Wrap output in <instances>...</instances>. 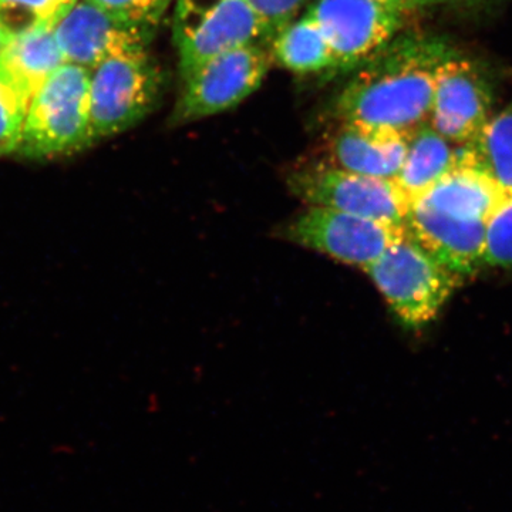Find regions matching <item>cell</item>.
<instances>
[{
    "mask_svg": "<svg viewBox=\"0 0 512 512\" xmlns=\"http://www.w3.org/2000/svg\"><path fill=\"white\" fill-rule=\"evenodd\" d=\"M453 52L441 37L397 35L353 70L333 114L340 123L416 130L430 119L437 72Z\"/></svg>",
    "mask_w": 512,
    "mask_h": 512,
    "instance_id": "6da1fadb",
    "label": "cell"
},
{
    "mask_svg": "<svg viewBox=\"0 0 512 512\" xmlns=\"http://www.w3.org/2000/svg\"><path fill=\"white\" fill-rule=\"evenodd\" d=\"M90 70L64 63L37 90L18 153L30 160L69 156L92 146Z\"/></svg>",
    "mask_w": 512,
    "mask_h": 512,
    "instance_id": "7a4b0ae2",
    "label": "cell"
},
{
    "mask_svg": "<svg viewBox=\"0 0 512 512\" xmlns=\"http://www.w3.org/2000/svg\"><path fill=\"white\" fill-rule=\"evenodd\" d=\"M365 272L394 316L410 329L436 319L463 278L420 247L409 231Z\"/></svg>",
    "mask_w": 512,
    "mask_h": 512,
    "instance_id": "3957f363",
    "label": "cell"
},
{
    "mask_svg": "<svg viewBox=\"0 0 512 512\" xmlns=\"http://www.w3.org/2000/svg\"><path fill=\"white\" fill-rule=\"evenodd\" d=\"M161 74L146 47L107 57L90 74L93 143L137 126L156 107Z\"/></svg>",
    "mask_w": 512,
    "mask_h": 512,
    "instance_id": "277c9868",
    "label": "cell"
},
{
    "mask_svg": "<svg viewBox=\"0 0 512 512\" xmlns=\"http://www.w3.org/2000/svg\"><path fill=\"white\" fill-rule=\"evenodd\" d=\"M286 185L309 207H326L386 224L406 225L412 202L394 180L350 173L335 165L296 167Z\"/></svg>",
    "mask_w": 512,
    "mask_h": 512,
    "instance_id": "5b68a950",
    "label": "cell"
},
{
    "mask_svg": "<svg viewBox=\"0 0 512 512\" xmlns=\"http://www.w3.org/2000/svg\"><path fill=\"white\" fill-rule=\"evenodd\" d=\"M407 225L386 224L326 207H309L279 228L286 241L365 269L406 237Z\"/></svg>",
    "mask_w": 512,
    "mask_h": 512,
    "instance_id": "8992f818",
    "label": "cell"
},
{
    "mask_svg": "<svg viewBox=\"0 0 512 512\" xmlns=\"http://www.w3.org/2000/svg\"><path fill=\"white\" fill-rule=\"evenodd\" d=\"M272 53L265 45L238 47L201 64L183 79L173 124L207 119L237 107L264 82Z\"/></svg>",
    "mask_w": 512,
    "mask_h": 512,
    "instance_id": "52a82bcc",
    "label": "cell"
},
{
    "mask_svg": "<svg viewBox=\"0 0 512 512\" xmlns=\"http://www.w3.org/2000/svg\"><path fill=\"white\" fill-rule=\"evenodd\" d=\"M328 40L335 72H353L399 35L403 13L377 0H316L308 9Z\"/></svg>",
    "mask_w": 512,
    "mask_h": 512,
    "instance_id": "ba28073f",
    "label": "cell"
},
{
    "mask_svg": "<svg viewBox=\"0 0 512 512\" xmlns=\"http://www.w3.org/2000/svg\"><path fill=\"white\" fill-rule=\"evenodd\" d=\"M493 90L473 60L456 50L441 63L430 111V126L454 146L473 143L491 119Z\"/></svg>",
    "mask_w": 512,
    "mask_h": 512,
    "instance_id": "9c48e42d",
    "label": "cell"
},
{
    "mask_svg": "<svg viewBox=\"0 0 512 512\" xmlns=\"http://www.w3.org/2000/svg\"><path fill=\"white\" fill-rule=\"evenodd\" d=\"M181 79L238 47L265 45L271 33L245 0H220L187 28L174 32Z\"/></svg>",
    "mask_w": 512,
    "mask_h": 512,
    "instance_id": "30bf717a",
    "label": "cell"
},
{
    "mask_svg": "<svg viewBox=\"0 0 512 512\" xmlns=\"http://www.w3.org/2000/svg\"><path fill=\"white\" fill-rule=\"evenodd\" d=\"M147 30L127 25L82 0L57 22L55 37L64 62L93 70L107 57L146 47Z\"/></svg>",
    "mask_w": 512,
    "mask_h": 512,
    "instance_id": "8fae6325",
    "label": "cell"
},
{
    "mask_svg": "<svg viewBox=\"0 0 512 512\" xmlns=\"http://www.w3.org/2000/svg\"><path fill=\"white\" fill-rule=\"evenodd\" d=\"M406 225L420 247L456 274H474L484 266L487 222L460 220L413 204Z\"/></svg>",
    "mask_w": 512,
    "mask_h": 512,
    "instance_id": "7c38bea8",
    "label": "cell"
},
{
    "mask_svg": "<svg viewBox=\"0 0 512 512\" xmlns=\"http://www.w3.org/2000/svg\"><path fill=\"white\" fill-rule=\"evenodd\" d=\"M504 198V192L483 168L478 167L468 147L457 146L453 168L413 204L448 217L488 224Z\"/></svg>",
    "mask_w": 512,
    "mask_h": 512,
    "instance_id": "4fadbf2b",
    "label": "cell"
},
{
    "mask_svg": "<svg viewBox=\"0 0 512 512\" xmlns=\"http://www.w3.org/2000/svg\"><path fill=\"white\" fill-rule=\"evenodd\" d=\"M413 131L340 123L326 163L369 177L394 180L402 168Z\"/></svg>",
    "mask_w": 512,
    "mask_h": 512,
    "instance_id": "5bb4252c",
    "label": "cell"
},
{
    "mask_svg": "<svg viewBox=\"0 0 512 512\" xmlns=\"http://www.w3.org/2000/svg\"><path fill=\"white\" fill-rule=\"evenodd\" d=\"M0 63L33 99L37 90L66 62L57 45L55 28L33 23L16 30Z\"/></svg>",
    "mask_w": 512,
    "mask_h": 512,
    "instance_id": "9a60e30c",
    "label": "cell"
},
{
    "mask_svg": "<svg viewBox=\"0 0 512 512\" xmlns=\"http://www.w3.org/2000/svg\"><path fill=\"white\" fill-rule=\"evenodd\" d=\"M456 160L457 148L427 121L413 130L402 168L394 181L413 204L453 168Z\"/></svg>",
    "mask_w": 512,
    "mask_h": 512,
    "instance_id": "2e32d148",
    "label": "cell"
},
{
    "mask_svg": "<svg viewBox=\"0 0 512 512\" xmlns=\"http://www.w3.org/2000/svg\"><path fill=\"white\" fill-rule=\"evenodd\" d=\"M272 57L293 73L335 72L328 40L309 13L276 33L272 39Z\"/></svg>",
    "mask_w": 512,
    "mask_h": 512,
    "instance_id": "e0dca14e",
    "label": "cell"
},
{
    "mask_svg": "<svg viewBox=\"0 0 512 512\" xmlns=\"http://www.w3.org/2000/svg\"><path fill=\"white\" fill-rule=\"evenodd\" d=\"M466 146L505 197H512V104L491 116L480 136Z\"/></svg>",
    "mask_w": 512,
    "mask_h": 512,
    "instance_id": "ac0fdd59",
    "label": "cell"
},
{
    "mask_svg": "<svg viewBox=\"0 0 512 512\" xmlns=\"http://www.w3.org/2000/svg\"><path fill=\"white\" fill-rule=\"evenodd\" d=\"M29 96L0 63V157L18 153Z\"/></svg>",
    "mask_w": 512,
    "mask_h": 512,
    "instance_id": "d6986e66",
    "label": "cell"
},
{
    "mask_svg": "<svg viewBox=\"0 0 512 512\" xmlns=\"http://www.w3.org/2000/svg\"><path fill=\"white\" fill-rule=\"evenodd\" d=\"M483 264L512 268V197H505L488 221Z\"/></svg>",
    "mask_w": 512,
    "mask_h": 512,
    "instance_id": "ffe728a7",
    "label": "cell"
},
{
    "mask_svg": "<svg viewBox=\"0 0 512 512\" xmlns=\"http://www.w3.org/2000/svg\"><path fill=\"white\" fill-rule=\"evenodd\" d=\"M97 8L109 13L114 19L136 28L151 29L167 12L171 0H87Z\"/></svg>",
    "mask_w": 512,
    "mask_h": 512,
    "instance_id": "44dd1931",
    "label": "cell"
},
{
    "mask_svg": "<svg viewBox=\"0 0 512 512\" xmlns=\"http://www.w3.org/2000/svg\"><path fill=\"white\" fill-rule=\"evenodd\" d=\"M76 2L77 0H0V16L5 18L10 12H20L25 15L26 26L46 23L55 28L57 22Z\"/></svg>",
    "mask_w": 512,
    "mask_h": 512,
    "instance_id": "7402d4cb",
    "label": "cell"
},
{
    "mask_svg": "<svg viewBox=\"0 0 512 512\" xmlns=\"http://www.w3.org/2000/svg\"><path fill=\"white\" fill-rule=\"evenodd\" d=\"M245 2L251 6L274 39L279 30L295 20L299 10L305 8L309 0H245Z\"/></svg>",
    "mask_w": 512,
    "mask_h": 512,
    "instance_id": "603a6c76",
    "label": "cell"
},
{
    "mask_svg": "<svg viewBox=\"0 0 512 512\" xmlns=\"http://www.w3.org/2000/svg\"><path fill=\"white\" fill-rule=\"evenodd\" d=\"M387 8H392L400 13L414 12V10L429 8V6L446 3L448 0H377Z\"/></svg>",
    "mask_w": 512,
    "mask_h": 512,
    "instance_id": "cb8c5ba5",
    "label": "cell"
},
{
    "mask_svg": "<svg viewBox=\"0 0 512 512\" xmlns=\"http://www.w3.org/2000/svg\"><path fill=\"white\" fill-rule=\"evenodd\" d=\"M15 30L10 28L5 19L0 16V60L5 55L6 49H8L9 43L12 42Z\"/></svg>",
    "mask_w": 512,
    "mask_h": 512,
    "instance_id": "d4e9b609",
    "label": "cell"
},
{
    "mask_svg": "<svg viewBox=\"0 0 512 512\" xmlns=\"http://www.w3.org/2000/svg\"><path fill=\"white\" fill-rule=\"evenodd\" d=\"M460 2H478V0H460Z\"/></svg>",
    "mask_w": 512,
    "mask_h": 512,
    "instance_id": "484cf974",
    "label": "cell"
}]
</instances>
